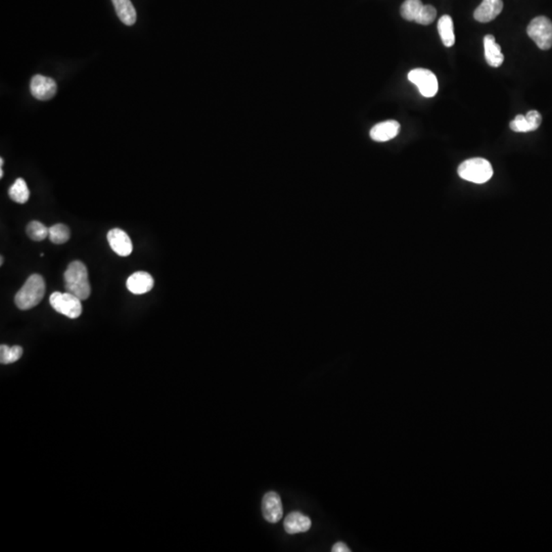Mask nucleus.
<instances>
[{"label":"nucleus","mask_w":552,"mask_h":552,"mask_svg":"<svg viewBox=\"0 0 552 552\" xmlns=\"http://www.w3.org/2000/svg\"><path fill=\"white\" fill-rule=\"evenodd\" d=\"M66 290L75 295L81 301L87 300L90 296L91 288L88 279V271L81 261L70 263L67 270L63 273Z\"/></svg>","instance_id":"f257e3e1"},{"label":"nucleus","mask_w":552,"mask_h":552,"mask_svg":"<svg viewBox=\"0 0 552 552\" xmlns=\"http://www.w3.org/2000/svg\"><path fill=\"white\" fill-rule=\"evenodd\" d=\"M46 282L39 275H32L28 277L24 286L17 293L14 303L21 310H29L41 302L46 295Z\"/></svg>","instance_id":"f03ea898"},{"label":"nucleus","mask_w":552,"mask_h":552,"mask_svg":"<svg viewBox=\"0 0 552 552\" xmlns=\"http://www.w3.org/2000/svg\"><path fill=\"white\" fill-rule=\"evenodd\" d=\"M458 175L466 181L483 184L491 179L493 176V168L486 159H469L458 167Z\"/></svg>","instance_id":"7ed1b4c3"},{"label":"nucleus","mask_w":552,"mask_h":552,"mask_svg":"<svg viewBox=\"0 0 552 552\" xmlns=\"http://www.w3.org/2000/svg\"><path fill=\"white\" fill-rule=\"evenodd\" d=\"M526 33L540 50H549L552 48V22L546 17L533 19L526 28Z\"/></svg>","instance_id":"20e7f679"},{"label":"nucleus","mask_w":552,"mask_h":552,"mask_svg":"<svg viewBox=\"0 0 552 552\" xmlns=\"http://www.w3.org/2000/svg\"><path fill=\"white\" fill-rule=\"evenodd\" d=\"M50 303L55 311L71 319H75L82 314L81 300L71 293L55 292L50 296Z\"/></svg>","instance_id":"39448f33"},{"label":"nucleus","mask_w":552,"mask_h":552,"mask_svg":"<svg viewBox=\"0 0 552 552\" xmlns=\"http://www.w3.org/2000/svg\"><path fill=\"white\" fill-rule=\"evenodd\" d=\"M408 80L417 86L424 97H434L438 92L439 84L436 75L430 70L413 69L408 73Z\"/></svg>","instance_id":"423d86ee"},{"label":"nucleus","mask_w":552,"mask_h":552,"mask_svg":"<svg viewBox=\"0 0 552 552\" xmlns=\"http://www.w3.org/2000/svg\"><path fill=\"white\" fill-rule=\"evenodd\" d=\"M30 90L32 95L38 101H50L57 95V83L52 78L35 75L30 83Z\"/></svg>","instance_id":"0eeeda50"},{"label":"nucleus","mask_w":552,"mask_h":552,"mask_svg":"<svg viewBox=\"0 0 552 552\" xmlns=\"http://www.w3.org/2000/svg\"><path fill=\"white\" fill-rule=\"evenodd\" d=\"M263 517L268 523L276 524L282 519L284 509L282 499L275 491L267 492L262 500Z\"/></svg>","instance_id":"6e6552de"},{"label":"nucleus","mask_w":552,"mask_h":552,"mask_svg":"<svg viewBox=\"0 0 552 552\" xmlns=\"http://www.w3.org/2000/svg\"><path fill=\"white\" fill-rule=\"evenodd\" d=\"M541 122H542V116L540 112L532 110H529L526 116L518 115L511 121L509 126L515 132H531V131L537 130L540 127Z\"/></svg>","instance_id":"1a4fd4ad"},{"label":"nucleus","mask_w":552,"mask_h":552,"mask_svg":"<svg viewBox=\"0 0 552 552\" xmlns=\"http://www.w3.org/2000/svg\"><path fill=\"white\" fill-rule=\"evenodd\" d=\"M108 241L112 250L119 256L127 257L132 253V241L122 229L114 228L110 230L108 233Z\"/></svg>","instance_id":"9d476101"},{"label":"nucleus","mask_w":552,"mask_h":552,"mask_svg":"<svg viewBox=\"0 0 552 552\" xmlns=\"http://www.w3.org/2000/svg\"><path fill=\"white\" fill-rule=\"evenodd\" d=\"M503 10L502 0H483L475 8L473 18L481 23H489L496 19Z\"/></svg>","instance_id":"9b49d317"},{"label":"nucleus","mask_w":552,"mask_h":552,"mask_svg":"<svg viewBox=\"0 0 552 552\" xmlns=\"http://www.w3.org/2000/svg\"><path fill=\"white\" fill-rule=\"evenodd\" d=\"M129 292L135 295H144L154 288V278L150 273L138 271L129 276L126 282Z\"/></svg>","instance_id":"f8f14e48"},{"label":"nucleus","mask_w":552,"mask_h":552,"mask_svg":"<svg viewBox=\"0 0 552 552\" xmlns=\"http://www.w3.org/2000/svg\"><path fill=\"white\" fill-rule=\"evenodd\" d=\"M400 132V124L397 121L390 120L375 125L371 130V139L377 142H385L393 139Z\"/></svg>","instance_id":"ddd939ff"},{"label":"nucleus","mask_w":552,"mask_h":552,"mask_svg":"<svg viewBox=\"0 0 552 552\" xmlns=\"http://www.w3.org/2000/svg\"><path fill=\"white\" fill-rule=\"evenodd\" d=\"M311 520L307 515L293 511L284 520V530L288 534H298V533H305L311 528Z\"/></svg>","instance_id":"4468645a"},{"label":"nucleus","mask_w":552,"mask_h":552,"mask_svg":"<svg viewBox=\"0 0 552 552\" xmlns=\"http://www.w3.org/2000/svg\"><path fill=\"white\" fill-rule=\"evenodd\" d=\"M484 48H485V59L488 65L493 68H498L504 61L500 46L496 43L493 35H486L484 38Z\"/></svg>","instance_id":"2eb2a0df"},{"label":"nucleus","mask_w":552,"mask_h":552,"mask_svg":"<svg viewBox=\"0 0 552 552\" xmlns=\"http://www.w3.org/2000/svg\"><path fill=\"white\" fill-rule=\"evenodd\" d=\"M112 1L121 22L127 26H132L137 23V10L131 0H112Z\"/></svg>","instance_id":"dca6fc26"},{"label":"nucleus","mask_w":552,"mask_h":552,"mask_svg":"<svg viewBox=\"0 0 552 552\" xmlns=\"http://www.w3.org/2000/svg\"><path fill=\"white\" fill-rule=\"evenodd\" d=\"M424 4L420 0H405L401 6V16L406 21L420 23L424 12Z\"/></svg>","instance_id":"f3484780"},{"label":"nucleus","mask_w":552,"mask_h":552,"mask_svg":"<svg viewBox=\"0 0 552 552\" xmlns=\"http://www.w3.org/2000/svg\"><path fill=\"white\" fill-rule=\"evenodd\" d=\"M438 31L440 34L442 42L446 48H451L455 43V34H454V25L452 18L448 14L441 17L438 22Z\"/></svg>","instance_id":"a211bd4d"},{"label":"nucleus","mask_w":552,"mask_h":552,"mask_svg":"<svg viewBox=\"0 0 552 552\" xmlns=\"http://www.w3.org/2000/svg\"><path fill=\"white\" fill-rule=\"evenodd\" d=\"M10 199L18 204H25L29 201L30 190L26 181L23 178H18L8 190Z\"/></svg>","instance_id":"6ab92c4d"},{"label":"nucleus","mask_w":552,"mask_h":552,"mask_svg":"<svg viewBox=\"0 0 552 552\" xmlns=\"http://www.w3.org/2000/svg\"><path fill=\"white\" fill-rule=\"evenodd\" d=\"M69 227L65 224H55L54 226L50 227V241L55 245H63L67 243L71 237Z\"/></svg>","instance_id":"aec40b11"},{"label":"nucleus","mask_w":552,"mask_h":552,"mask_svg":"<svg viewBox=\"0 0 552 552\" xmlns=\"http://www.w3.org/2000/svg\"><path fill=\"white\" fill-rule=\"evenodd\" d=\"M27 235L34 241H41L50 235V228L39 221H32L28 224Z\"/></svg>","instance_id":"412c9836"},{"label":"nucleus","mask_w":552,"mask_h":552,"mask_svg":"<svg viewBox=\"0 0 552 552\" xmlns=\"http://www.w3.org/2000/svg\"><path fill=\"white\" fill-rule=\"evenodd\" d=\"M23 349L20 346H12L8 347L6 345H1L0 347V362L2 364H10L16 362L22 357Z\"/></svg>","instance_id":"4be33fe9"},{"label":"nucleus","mask_w":552,"mask_h":552,"mask_svg":"<svg viewBox=\"0 0 552 552\" xmlns=\"http://www.w3.org/2000/svg\"><path fill=\"white\" fill-rule=\"evenodd\" d=\"M436 17V8L433 6H430V4H426V6H424V12H422V18H420L418 24L426 25H426L432 24Z\"/></svg>","instance_id":"5701e85b"},{"label":"nucleus","mask_w":552,"mask_h":552,"mask_svg":"<svg viewBox=\"0 0 552 552\" xmlns=\"http://www.w3.org/2000/svg\"><path fill=\"white\" fill-rule=\"evenodd\" d=\"M331 551L333 552H350L351 549L347 546L344 542H337L335 545H333V549H331Z\"/></svg>","instance_id":"b1692460"},{"label":"nucleus","mask_w":552,"mask_h":552,"mask_svg":"<svg viewBox=\"0 0 552 552\" xmlns=\"http://www.w3.org/2000/svg\"><path fill=\"white\" fill-rule=\"evenodd\" d=\"M2 177H3V170H2V168H1V169H0V178H2Z\"/></svg>","instance_id":"393cba45"},{"label":"nucleus","mask_w":552,"mask_h":552,"mask_svg":"<svg viewBox=\"0 0 552 552\" xmlns=\"http://www.w3.org/2000/svg\"><path fill=\"white\" fill-rule=\"evenodd\" d=\"M3 260H4L3 257H1V258H0V265L3 264Z\"/></svg>","instance_id":"a878e982"},{"label":"nucleus","mask_w":552,"mask_h":552,"mask_svg":"<svg viewBox=\"0 0 552 552\" xmlns=\"http://www.w3.org/2000/svg\"><path fill=\"white\" fill-rule=\"evenodd\" d=\"M3 162H4L3 159H2V158L0 159V166H1V168H2V166H3Z\"/></svg>","instance_id":"bb28decb"}]
</instances>
